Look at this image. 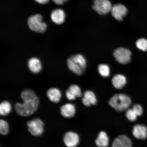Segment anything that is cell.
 <instances>
[{
    "mask_svg": "<svg viewBox=\"0 0 147 147\" xmlns=\"http://www.w3.org/2000/svg\"><path fill=\"white\" fill-rule=\"evenodd\" d=\"M65 12L61 9H55L51 13V19L56 24L61 25L63 24L65 21Z\"/></svg>",
    "mask_w": 147,
    "mask_h": 147,
    "instance_id": "cell-12",
    "label": "cell"
},
{
    "mask_svg": "<svg viewBox=\"0 0 147 147\" xmlns=\"http://www.w3.org/2000/svg\"><path fill=\"white\" fill-rule=\"evenodd\" d=\"M68 67L70 70L78 75H82L85 70L86 61L82 55L71 56L67 60Z\"/></svg>",
    "mask_w": 147,
    "mask_h": 147,
    "instance_id": "cell-3",
    "label": "cell"
},
{
    "mask_svg": "<svg viewBox=\"0 0 147 147\" xmlns=\"http://www.w3.org/2000/svg\"><path fill=\"white\" fill-rule=\"evenodd\" d=\"M109 0H94L92 8L100 15H105L111 12L112 8Z\"/></svg>",
    "mask_w": 147,
    "mask_h": 147,
    "instance_id": "cell-6",
    "label": "cell"
},
{
    "mask_svg": "<svg viewBox=\"0 0 147 147\" xmlns=\"http://www.w3.org/2000/svg\"><path fill=\"white\" fill-rule=\"evenodd\" d=\"M21 96L23 102H17L15 109L18 115L22 117L29 116L34 114L37 110L39 100L35 93L31 90H24Z\"/></svg>",
    "mask_w": 147,
    "mask_h": 147,
    "instance_id": "cell-1",
    "label": "cell"
},
{
    "mask_svg": "<svg viewBox=\"0 0 147 147\" xmlns=\"http://www.w3.org/2000/svg\"><path fill=\"white\" fill-rule=\"evenodd\" d=\"M138 117L142 115L143 113V109L142 106L139 104H135L132 108Z\"/></svg>",
    "mask_w": 147,
    "mask_h": 147,
    "instance_id": "cell-25",
    "label": "cell"
},
{
    "mask_svg": "<svg viewBox=\"0 0 147 147\" xmlns=\"http://www.w3.org/2000/svg\"><path fill=\"white\" fill-rule=\"evenodd\" d=\"M63 140L66 146L76 147L80 142V137L76 133L69 131L64 134Z\"/></svg>",
    "mask_w": 147,
    "mask_h": 147,
    "instance_id": "cell-8",
    "label": "cell"
},
{
    "mask_svg": "<svg viewBox=\"0 0 147 147\" xmlns=\"http://www.w3.org/2000/svg\"><path fill=\"white\" fill-rule=\"evenodd\" d=\"M109 139L105 132L101 131L99 133L95 144L98 147H107L109 145Z\"/></svg>",
    "mask_w": 147,
    "mask_h": 147,
    "instance_id": "cell-19",
    "label": "cell"
},
{
    "mask_svg": "<svg viewBox=\"0 0 147 147\" xmlns=\"http://www.w3.org/2000/svg\"><path fill=\"white\" fill-rule=\"evenodd\" d=\"M112 147H133L132 141L126 136L122 135L119 136L113 141Z\"/></svg>",
    "mask_w": 147,
    "mask_h": 147,
    "instance_id": "cell-11",
    "label": "cell"
},
{
    "mask_svg": "<svg viewBox=\"0 0 147 147\" xmlns=\"http://www.w3.org/2000/svg\"><path fill=\"white\" fill-rule=\"evenodd\" d=\"M126 116L127 118L131 122H134L136 120L138 117L132 108H128L126 110Z\"/></svg>",
    "mask_w": 147,
    "mask_h": 147,
    "instance_id": "cell-24",
    "label": "cell"
},
{
    "mask_svg": "<svg viewBox=\"0 0 147 147\" xmlns=\"http://www.w3.org/2000/svg\"><path fill=\"white\" fill-rule=\"evenodd\" d=\"M9 125L6 121L1 119L0 120V133L3 135H6L9 131Z\"/></svg>",
    "mask_w": 147,
    "mask_h": 147,
    "instance_id": "cell-22",
    "label": "cell"
},
{
    "mask_svg": "<svg viewBox=\"0 0 147 147\" xmlns=\"http://www.w3.org/2000/svg\"><path fill=\"white\" fill-rule=\"evenodd\" d=\"M131 101L129 97L123 94L114 95L109 101V104L114 109L118 111H123L128 109Z\"/></svg>",
    "mask_w": 147,
    "mask_h": 147,
    "instance_id": "cell-2",
    "label": "cell"
},
{
    "mask_svg": "<svg viewBox=\"0 0 147 147\" xmlns=\"http://www.w3.org/2000/svg\"><path fill=\"white\" fill-rule=\"evenodd\" d=\"M28 131L34 136H40L43 133L44 124L41 119L35 118L27 123Z\"/></svg>",
    "mask_w": 147,
    "mask_h": 147,
    "instance_id": "cell-5",
    "label": "cell"
},
{
    "mask_svg": "<svg viewBox=\"0 0 147 147\" xmlns=\"http://www.w3.org/2000/svg\"><path fill=\"white\" fill-rule=\"evenodd\" d=\"M66 97L69 100H75L77 97L82 96V94L80 88L76 84H72L69 86L66 92Z\"/></svg>",
    "mask_w": 147,
    "mask_h": 147,
    "instance_id": "cell-10",
    "label": "cell"
},
{
    "mask_svg": "<svg viewBox=\"0 0 147 147\" xmlns=\"http://www.w3.org/2000/svg\"><path fill=\"white\" fill-rule=\"evenodd\" d=\"M132 133L136 138L146 139L147 137V127L143 125H136L133 127Z\"/></svg>",
    "mask_w": 147,
    "mask_h": 147,
    "instance_id": "cell-13",
    "label": "cell"
},
{
    "mask_svg": "<svg viewBox=\"0 0 147 147\" xmlns=\"http://www.w3.org/2000/svg\"><path fill=\"white\" fill-rule=\"evenodd\" d=\"M53 1L57 5H62L67 2L69 0H53Z\"/></svg>",
    "mask_w": 147,
    "mask_h": 147,
    "instance_id": "cell-26",
    "label": "cell"
},
{
    "mask_svg": "<svg viewBox=\"0 0 147 147\" xmlns=\"http://www.w3.org/2000/svg\"><path fill=\"white\" fill-rule=\"evenodd\" d=\"M82 102L86 106L89 107L96 104L97 100L94 93L90 90L86 91L84 94Z\"/></svg>",
    "mask_w": 147,
    "mask_h": 147,
    "instance_id": "cell-15",
    "label": "cell"
},
{
    "mask_svg": "<svg viewBox=\"0 0 147 147\" xmlns=\"http://www.w3.org/2000/svg\"><path fill=\"white\" fill-rule=\"evenodd\" d=\"M28 24L31 30L39 33H43L47 29V25L42 22L41 15L36 14L29 17L28 19Z\"/></svg>",
    "mask_w": 147,
    "mask_h": 147,
    "instance_id": "cell-4",
    "label": "cell"
},
{
    "mask_svg": "<svg viewBox=\"0 0 147 147\" xmlns=\"http://www.w3.org/2000/svg\"><path fill=\"white\" fill-rule=\"evenodd\" d=\"M131 52L129 50L122 47L116 49L113 53L116 60L122 64L129 63L131 60Z\"/></svg>",
    "mask_w": 147,
    "mask_h": 147,
    "instance_id": "cell-7",
    "label": "cell"
},
{
    "mask_svg": "<svg viewBox=\"0 0 147 147\" xmlns=\"http://www.w3.org/2000/svg\"><path fill=\"white\" fill-rule=\"evenodd\" d=\"M98 71L99 73L102 77H108L110 74V68L106 64H100L98 66Z\"/></svg>",
    "mask_w": 147,
    "mask_h": 147,
    "instance_id": "cell-21",
    "label": "cell"
},
{
    "mask_svg": "<svg viewBox=\"0 0 147 147\" xmlns=\"http://www.w3.org/2000/svg\"><path fill=\"white\" fill-rule=\"evenodd\" d=\"M111 13L113 17L117 21H122L127 13L128 10L124 5L118 4L112 7Z\"/></svg>",
    "mask_w": 147,
    "mask_h": 147,
    "instance_id": "cell-9",
    "label": "cell"
},
{
    "mask_svg": "<svg viewBox=\"0 0 147 147\" xmlns=\"http://www.w3.org/2000/svg\"><path fill=\"white\" fill-rule=\"evenodd\" d=\"M76 108L74 105L67 103L64 105L60 108V113L62 116L66 118L73 117L76 113Z\"/></svg>",
    "mask_w": 147,
    "mask_h": 147,
    "instance_id": "cell-14",
    "label": "cell"
},
{
    "mask_svg": "<svg viewBox=\"0 0 147 147\" xmlns=\"http://www.w3.org/2000/svg\"><path fill=\"white\" fill-rule=\"evenodd\" d=\"M11 110V105L8 101H3L0 104V114L2 116L8 115Z\"/></svg>",
    "mask_w": 147,
    "mask_h": 147,
    "instance_id": "cell-20",
    "label": "cell"
},
{
    "mask_svg": "<svg viewBox=\"0 0 147 147\" xmlns=\"http://www.w3.org/2000/svg\"><path fill=\"white\" fill-rule=\"evenodd\" d=\"M29 69L32 72L36 74L40 72L42 69V65L40 60L37 58L30 59L28 62Z\"/></svg>",
    "mask_w": 147,
    "mask_h": 147,
    "instance_id": "cell-18",
    "label": "cell"
},
{
    "mask_svg": "<svg viewBox=\"0 0 147 147\" xmlns=\"http://www.w3.org/2000/svg\"><path fill=\"white\" fill-rule=\"evenodd\" d=\"M112 82L113 87L116 89H122L126 85L127 82L126 79L122 75H116L112 78Z\"/></svg>",
    "mask_w": 147,
    "mask_h": 147,
    "instance_id": "cell-17",
    "label": "cell"
},
{
    "mask_svg": "<svg viewBox=\"0 0 147 147\" xmlns=\"http://www.w3.org/2000/svg\"><path fill=\"white\" fill-rule=\"evenodd\" d=\"M47 95L49 100L55 103L59 102L61 98V93L59 90L56 88H51L48 90Z\"/></svg>",
    "mask_w": 147,
    "mask_h": 147,
    "instance_id": "cell-16",
    "label": "cell"
},
{
    "mask_svg": "<svg viewBox=\"0 0 147 147\" xmlns=\"http://www.w3.org/2000/svg\"><path fill=\"white\" fill-rule=\"evenodd\" d=\"M136 45L138 49L143 51H147V40L141 38L136 42Z\"/></svg>",
    "mask_w": 147,
    "mask_h": 147,
    "instance_id": "cell-23",
    "label": "cell"
},
{
    "mask_svg": "<svg viewBox=\"0 0 147 147\" xmlns=\"http://www.w3.org/2000/svg\"><path fill=\"white\" fill-rule=\"evenodd\" d=\"M36 2L40 4H45L49 2V0H34Z\"/></svg>",
    "mask_w": 147,
    "mask_h": 147,
    "instance_id": "cell-27",
    "label": "cell"
}]
</instances>
